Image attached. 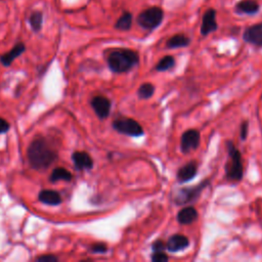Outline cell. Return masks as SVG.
<instances>
[{"label":"cell","mask_w":262,"mask_h":262,"mask_svg":"<svg viewBox=\"0 0 262 262\" xmlns=\"http://www.w3.org/2000/svg\"><path fill=\"white\" fill-rule=\"evenodd\" d=\"M106 62L108 69L113 73H127L138 64L139 55L134 50L127 48H119L110 52V54L106 57Z\"/></svg>","instance_id":"7a4b0ae2"},{"label":"cell","mask_w":262,"mask_h":262,"mask_svg":"<svg viewBox=\"0 0 262 262\" xmlns=\"http://www.w3.org/2000/svg\"><path fill=\"white\" fill-rule=\"evenodd\" d=\"M208 184H209V180L205 179L203 182L194 186L180 188L173 195V202L178 206L193 203L200 198L202 191L207 187Z\"/></svg>","instance_id":"5b68a950"},{"label":"cell","mask_w":262,"mask_h":262,"mask_svg":"<svg viewBox=\"0 0 262 262\" xmlns=\"http://www.w3.org/2000/svg\"><path fill=\"white\" fill-rule=\"evenodd\" d=\"M166 249V244H164L163 241H156L151 244V250L152 252H159V251H164Z\"/></svg>","instance_id":"4316f807"},{"label":"cell","mask_w":262,"mask_h":262,"mask_svg":"<svg viewBox=\"0 0 262 262\" xmlns=\"http://www.w3.org/2000/svg\"><path fill=\"white\" fill-rule=\"evenodd\" d=\"M260 4L256 0H239L234 5V11L238 14L253 15L259 12Z\"/></svg>","instance_id":"5bb4252c"},{"label":"cell","mask_w":262,"mask_h":262,"mask_svg":"<svg viewBox=\"0 0 262 262\" xmlns=\"http://www.w3.org/2000/svg\"><path fill=\"white\" fill-rule=\"evenodd\" d=\"M198 211L195 210L194 207H185L183 209H181L178 214H177V221L180 224H190L192 222H194L198 219Z\"/></svg>","instance_id":"e0dca14e"},{"label":"cell","mask_w":262,"mask_h":262,"mask_svg":"<svg viewBox=\"0 0 262 262\" xmlns=\"http://www.w3.org/2000/svg\"><path fill=\"white\" fill-rule=\"evenodd\" d=\"M191 40L189 37H187L184 34H176L170 37L167 40L166 47L169 49H175V48H182L187 47L190 44Z\"/></svg>","instance_id":"ac0fdd59"},{"label":"cell","mask_w":262,"mask_h":262,"mask_svg":"<svg viewBox=\"0 0 262 262\" xmlns=\"http://www.w3.org/2000/svg\"><path fill=\"white\" fill-rule=\"evenodd\" d=\"M243 39L249 44L262 47V21L248 27L243 33Z\"/></svg>","instance_id":"30bf717a"},{"label":"cell","mask_w":262,"mask_h":262,"mask_svg":"<svg viewBox=\"0 0 262 262\" xmlns=\"http://www.w3.org/2000/svg\"><path fill=\"white\" fill-rule=\"evenodd\" d=\"M164 19V10L160 6H150L142 10L136 17L137 25L146 31H154Z\"/></svg>","instance_id":"277c9868"},{"label":"cell","mask_w":262,"mask_h":262,"mask_svg":"<svg viewBox=\"0 0 262 262\" xmlns=\"http://www.w3.org/2000/svg\"><path fill=\"white\" fill-rule=\"evenodd\" d=\"M175 66V59L171 55H166L163 58L159 60V62L156 64V70L158 72H166L170 69H172Z\"/></svg>","instance_id":"7402d4cb"},{"label":"cell","mask_w":262,"mask_h":262,"mask_svg":"<svg viewBox=\"0 0 262 262\" xmlns=\"http://www.w3.org/2000/svg\"><path fill=\"white\" fill-rule=\"evenodd\" d=\"M228 160L225 165V177L229 181H241L244 176L242 154L231 140L226 141Z\"/></svg>","instance_id":"3957f363"},{"label":"cell","mask_w":262,"mask_h":262,"mask_svg":"<svg viewBox=\"0 0 262 262\" xmlns=\"http://www.w3.org/2000/svg\"><path fill=\"white\" fill-rule=\"evenodd\" d=\"M10 128V125L9 123L0 117V134H3V133H6Z\"/></svg>","instance_id":"f1b7e54d"},{"label":"cell","mask_w":262,"mask_h":262,"mask_svg":"<svg viewBox=\"0 0 262 262\" xmlns=\"http://www.w3.org/2000/svg\"><path fill=\"white\" fill-rule=\"evenodd\" d=\"M29 24L31 26V29L33 32L38 33L42 30L43 26V12L41 10H34L30 14L29 17Z\"/></svg>","instance_id":"44dd1931"},{"label":"cell","mask_w":262,"mask_h":262,"mask_svg":"<svg viewBox=\"0 0 262 262\" xmlns=\"http://www.w3.org/2000/svg\"><path fill=\"white\" fill-rule=\"evenodd\" d=\"M168 260H169V257L163 251L154 252L152 255H151V261L152 262H166Z\"/></svg>","instance_id":"cb8c5ba5"},{"label":"cell","mask_w":262,"mask_h":262,"mask_svg":"<svg viewBox=\"0 0 262 262\" xmlns=\"http://www.w3.org/2000/svg\"><path fill=\"white\" fill-rule=\"evenodd\" d=\"M38 199L41 203L49 206H57L62 202L59 192L51 189L41 190L38 194Z\"/></svg>","instance_id":"2e32d148"},{"label":"cell","mask_w":262,"mask_h":262,"mask_svg":"<svg viewBox=\"0 0 262 262\" xmlns=\"http://www.w3.org/2000/svg\"><path fill=\"white\" fill-rule=\"evenodd\" d=\"M74 166L77 170H90L93 168V160L91 156L86 151H75L72 155Z\"/></svg>","instance_id":"8fae6325"},{"label":"cell","mask_w":262,"mask_h":262,"mask_svg":"<svg viewBox=\"0 0 262 262\" xmlns=\"http://www.w3.org/2000/svg\"><path fill=\"white\" fill-rule=\"evenodd\" d=\"M201 136L198 130L188 129L181 135L180 147L182 152L187 154L193 149H196L200 145Z\"/></svg>","instance_id":"52a82bcc"},{"label":"cell","mask_w":262,"mask_h":262,"mask_svg":"<svg viewBox=\"0 0 262 262\" xmlns=\"http://www.w3.org/2000/svg\"><path fill=\"white\" fill-rule=\"evenodd\" d=\"M189 246V239L183 234H173L166 243V249L171 253L184 250Z\"/></svg>","instance_id":"7c38bea8"},{"label":"cell","mask_w":262,"mask_h":262,"mask_svg":"<svg viewBox=\"0 0 262 262\" xmlns=\"http://www.w3.org/2000/svg\"><path fill=\"white\" fill-rule=\"evenodd\" d=\"M216 10L214 8H208L202 17V24L200 33L202 36H208L209 34L217 31L218 24L216 21Z\"/></svg>","instance_id":"ba28073f"},{"label":"cell","mask_w":262,"mask_h":262,"mask_svg":"<svg viewBox=\"0 0 262 262\" xmlns=\"http://www.w3.org/2000/svg\"><path fill=\"white\" fill-rule=\"evenodd\" d=\"M90 250L92 253H95V254H103L107 251V247L103 243H96L91 246Z\"/></svg>","instance_id":"d4e9b609"},{"label":"cell","mask_w":262,"mask_h":262,"mask_svg":"<svg viewBox=\"0 0 262 262\" xmlns=\"http://www.w3.org/2000/svg\"><path fill=\"white\" fill-rule=\"evenodd\" d=\"M113 128L124 135L131 137H139L144 134L141 125L131 118H119L113 122Z\"/></svg>","instance_id":"8992f818"},{"label":"cell","mask_w":262,"mask_h":262,"mask_svg":"<svg viewBox=\"0 0 262 262\" xmlns=\"http://www.w3.org/2000/svg\"><path fill=\"white\" fill-rule=\"evenodd\" d=\"M31 167L35 170H45L57 160V152L44 138L34 139L27 150Z\"/></svg>","instance_id":"6da1fadb"},{"label":"cell","mask_w":262,"mask_h":262,"mask_svg":"<svg viewBox=\"0 0 262 262\" xmlns=\"http://www.w3.org/2000/svg\"><path fill=\"white\" fill-rule=\"evenodd\" d=\"M58 260V258L52 254H46V255H42L36 258L37 262H56Z\"/></svg>","instance_id":"484cf974"},{"label":"cell","mask_w":262,"mask_h":262,"mask_svg":"<svg viewBox=\"0 0 262 262\" xmlns=\"http://www.w3.org/2000/svg\"><path fill=\"white\" fill-rule=\"evenodd\" d=\"M72 178H73V175L69 170H67L66 168H62V167H57L52 170L49 180H50V182L54 183L59 180L70 181V180H72Z\"/></svg>","instance_id":"ffe728a7"},{"label":"cell","mask_w":262,"mask_h":262,"mask_svg":"<svg viewBox=\"0 0 262 262\" xmlns=\"http://www.w3.org/2000/svg\"><path fill=\"white\" fill-rule=\"evenodd\" d=\"M248 128H249V124L247 121L243 122L241 125V138L242 140H246L247 136H248Z\"/></svg>","instance_id":"83f0119b"},{"label":"cell","mask_w":262,"mask_h":262,"mask_svg":"<svg viewBox=\"0 0 262 262\" xmlns=\"http://www.w3.org/2000/svg\"><path fill=\"white\" fill-rule=\"evenodd\" d=\"M91 107L93 108L94 113L96 114V116L99 119H105L108 117L110 113H111V100L104 96L98 95V96H94L91 101H90Z\"/></svg>","instance_id":"9c48e42d"},{"label":"cell","mask_w":262,"mask_h":262,"mask_svg":"<svg viewBox=\"0 0 262 262\" xmlns=\"http://www.w3.org/2000/svg\"><path fill=\"white\" fill-rule=\"evenodd\" d=\"M133 23V14L130 11H124L121 16L115 23V29L119 31H129L132 27Z\"/></svg>","instance_id":"d6986e66"},{"label":"cell","mask_w":262,"mask_h":262,"mask_svg":"<svg viewBox=\"0 0 262 262\" xmlns=\"http://www.w3.org/2000/svg\"><path fill=\"white\" fill-rule=\"evenodd\" d=\"M198 172V166L196 163L194 161L187 163L186 165L182 166L176 174V179L178 180V182L183 183V182H187L189 180H191L192 178L195 177Z\"/></svg>","instance_id":"9a60e30c"},{"label":"cell","mask_w":262,"mask_h":262,"mask_svg":"<svg viewBox=\"0 0 262 262\" xmlns=\"http://www.w3.org/2000/svg\"><path fill=\"white\" fill-rule=\"evenodd\" d=\"M26 51V45L23 42H17L9 51L0 55V62L4 67H9L15 58Z\"/></svg>","instance_id":"4fadbf2b"},{"label":"cell","mask_w":262,"mask_h":262,"mask_svg":"<svg viewBox=\"0 0 262 262\" xmlns=\"http://www.w3.org/2000/svg\"><path fill=\"white\" fill-rule=\"evenodd\" d=\"M155 93V86L151 83H143L137 90V95L140 99H148Z\"/></svg>","instance_id":"603a6c76"}]
</instances>
